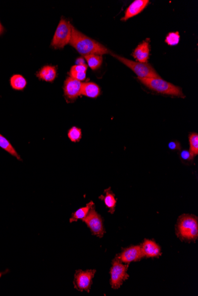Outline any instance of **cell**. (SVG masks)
<instances>
[{
  "instance_id": "obj_1",
  "label": "cell",
  "mask_w": 198,
  "mask_h": 296,
  "mask_svg": "<svg viewBox=\"0 0 198 296\" xmlns=\"http://www.w3.org/2000/svg\"><path fill=\"white\" fill-rule=\"evenodd\" d=\"M70 45L81 55L85 56L90 55H102L108 53L110 55L111 53V51L101 43L86 36L73 26Z\"/></svg>"
},
{
  "instance_id": "obj_22",
  "label": "cell",
  "mask_w": 198,
  "mask_h": 296,
  "mask_svg": "<svg viewBox=\"0 0 198 296\" xmlns=\"http://www.w3.org/2000/svg\"><path fill=\"white\" fill-rule=\"evenodd\" d=\"M189 142L190 146L189 151L195 156H196L198 154V134L197 133L193 132L189 135Z\"/></svg>"
},
{
  "instance_id": "obj_25",
  "label": "cell",
  "mask_w": 198,
  "mask_h": 296,
  "mask_svg": "<svg viewBox=\"0 0 198 296\" xmlns=\"http://www.w3.org/2000/svg\"><path fill=\"white\" fill-rule=\"evenodd\" d=\"M180 158L183 162L191 163L193 161L195 156L189 150H183L180 153Z\"/></svg>"
},
{
  "instance_id": "obj_7",
  "label": "cell",
  "mask_w": 198,
  "mask_h": 296,
  "mask_svg": "<svg viewBox=\"0 0 198 296\" xmlns=\"http://www.w3.org/2000/svg\"><path fill=\"white\" fill-rule=\"evenodd\" d=\"M90 230L92 235L102 238L106 232L103 219L101 216L95 210V205L91 208L90 212L85 219L83 220Z\"/></svg>"
},
{
  "instance_id": "obj_15",
  "label": "cell",
  "mask_w": 198,
  "mask_h": 296,
  "mask_svg": "<svg viewBox=\"0 0 198 296\" xmlns=\"http://www.w3.org/2000/svg\"><path fill=\"white\" fill-rule=\"evenodd\" d=\"M105 195H101L99 199L104 201L106 206L108 209V213L113 214L115 211L116 199L115 195L113 194L110 187L105 190Z\"/></svg>"
},
{
  "instance_id": "obj_8",
  "label": "cell",
  "mask_w": 198,
  "mask_h": 296,
  "mask_svg": "<svg viewBox=\"0 0 198 296\" xmlns=\"http://www.w3.org/2000/svg\"><path fill=\"white\" fill-rule=\"evenodd\" d=\"M96 273V270H95L76 271L73 282L75 289L79 292H90L93 282L92 280Z\"/></svg>"
},
{
  "instance_id": "obj_10",
  "label": "cell",
  "mask_w": 198,
  "mask_h": 296,
  "mask_svg": "<svg viewBox=\"0 0 198 296\" xmlns=\"http://www.w3.org/2000/svg\"><path fill=\"white\" fill-rule=\"evenodd\" d=\"M83 83L74 78L69 77L64 82V91L65 97L70 101L75 100L81 95Z\"/></svg>"
},
{
  "instance_id": "obj_13",
  "label": "cell",
  "mask_w": 198,
  "mask_h": 296,
  "mask_svg": "<svg viewBox=\"0 0 198 296\" xmlns=\"http://www.w3.org/2000/svg\"><path fill=\"white\" fill-rule=\"evenodd\" d=\"M150 55V48L147 41L143 42L135 49L132 56L138 62L146 63Z\"/></svg>"
},
{
  "instance_id": "obj_14",
  "label": "cell",
  "mask_w": 198,
  "mask_h": 296,
  "mask_svg": "<svg viewBox=\"0 0 198 296\" xmlns=\"http://www.w3.org/2000/svg\"><path fill=\"white\" fill-rule=\"evenodd\" d=\"M36 76L40 80L45 81L46 82H52L56 77V67L50 65L43 66L37 73Z\"/></svg>"
},
{
  "instance_id": "obj_27",
  "label": "cell",
  "mask_w": 198,
  "mask_h": 296,
  "mask_svg": "<svg viewBox=\"0 0 198 296\" xmlns=\"http://www.w3.org/2000/svg\"><path fill=\"white\" fill-rule=\"evenodd\" d=\"M76 65H86L85 59H84L83 58H78L77 59V61H76Z\"/></svg>"
},
{
  "instance_id": "obj_4",
  "label": "cell",
  "mask_w": 198,
  "mask_h": 296,
  "mask_svg": "<svg viewBox=\"0 0 198 296\" xmlns=\"http://www.w3.org/2000/svg\"><path fill=\"white\" fill-rule=\"evenodd\" d=\"M110 55L115 57L116 59L119 60L122 63L131 69L139 78L161 77L153 66L148 63L132 61L112 52H111Z\"/></svg>"
},
{
  "instance_id": "obj_26",
  "label": "cell",
  "mask_w": 198,
  "mask_h": 296,
  "mask_svg": "<svg viewBox=\"0 0 198 296\" xmlns=\"http://www.w3.org/2000/svg\"><path fill=\"white\" fill-rule=\"evenodd\" d=\"M169 148L172 150H180L181 147L178 141H171L169 144Z\"/></svg>"
},
{
  "instance_id": "obj_9",
  "label": "cell",
  "mask_w": 198,
  "mask_h": 296,
  "mask_svg": "<svg viewBox=\"0 0 198 296\" xmlns=\"http://www.w3.org/2000/svg\"><path fill=\"white\" fill-rule=\"evenodd\" d=\"M115 258L124 264H129L132 262H139L144 257L141 246H133L123 249L120 254L116 255Z\"/></svg>"
},
{
  "instance_id": "obj_23",
  "label": "cell",
  "mask_w": 198,
  "mask_h": 296,
  "mask_svg": "<svg viewBox=\"0 0 198 296\" xmlns=\"http://www.w3.org/2000/svg\"><path fill=\"white\" fill-rule=\"evenodd\" d=\"M68 137L72 142H78L82 137L81 130L76 127H73L68 132Z\"/></svg>"
},
{
  "instance_id": "obj_19",
  "label": "cell",
  "mask_w": 198,
  "mask_h": 296,
  "mask_svg": "<svg viewBox=\"0 0 198 296\" xmlns=\"http://www.w3.org/2000/svg\"><path fill=\"white\" fill-rule=\"evenodd\" d=\"M10 85L13 89L22 91L27 85V81L22 75H14L10 78Z\"/></svg>"
},
{
  "instance_id": "obj_11",
  "label": "cell",
  "mask_w": 198,
  "mask_h": 296,
  "mask_svg": "<svg viewBox=\"0 0 198 296\" xmlns=\"http://www.w3.org/2000/svg\"><path fill=\"white\" fill-rule=\"evenodd\" d=\"M140 246L144 257L159 258L162 255L161 247L153 240L145 239Z\"/></svg>"
},
{
  "instance_id": "obj_17",
  "label": "cell",
  "mask_w": 198,
  "mask_h": 296,
  "mask_svg": "<svg viewBox=\"0 0 198 296\" xmlns=\"http://www.w3.org/2000/svg\"><path fill=\"white\" fill-rule=\"evenodd\" d=\"M87 69H88V65H75L72 66L70 70V77L80 81L85 80Z\"/></svg>"
},
{
  "instance_id": "obj_24",
  "label": "cell",
  "mask_w": 198,
  "mask_h": 296,
  "mask_svg": "<svg viewBox=\"0 0 198 296\" xmlns=\"http://www.w3.org/2000/svg\"><path fill=\"white\" fill-rule=\"evenodd\" d=\"M180 35L178 32L170 33L165 38V42L170 46L178 45L180 42Z\"/></svg>"
},
{
  "instance_id": "obj_28",
  "label": "cell",
  "mask_w": 198,
  "mask_h": 296,
  "mask_svg": "<svg viewBox=\"0 0 198 296\" xmlns=\"http://www.w3.org/2000/svg\"><path fill=\"white\" fill-rule=\"evenodd\" d=\"M3 32H4L3 27H2L1 23H0V34H2V33Z\"/></svg>"
},
{
  "instance_id": "obj_20",
  "label": "cell",
  "mask_w": 198,
  "mask_h": 296,
  "mask_svg": "<svg viewBox=\"0 0 198 296\" xmlns=\"http://www.w3.org/2000/svg\"><path fill=\"white\" fill-rule=\"evenodd\" d=\"M0 148L4 149V150L7 151L11 155L15 157L18 160H21L20 156L18 155V152L13 148L12 144L4 136H2L1 134H0Z\"/></svg>"
},
{
  "instance_id": "obj_18",
  "label": "cell",
  "mask_w": 198,
  "mask_h": 296,
  "mask_svg": "<svg viewBox=\"0 0 198 296\" xmlns=\"http://www.w3.org/2000/svg\"><path fill=\"white\" fill-rule=\"evenodd\" d=\"M95 205L93 201H91L90 202L88 203L85 207L81 208L79 210L75 211L74 213L72 214V218L70 219V223H72L73 222L77 221L78 220H83L86 218L88 215L89 212H90L91 208Z\"/></svg>"
},
{
  "instance_id": "obj_16",
  "label": "cell",
  "mask_w": 198,
  "mask_h": 296,
  "mask_svg": "<svg viewBox=\"0 0 198 296\" xmlns=\"http://www.w3.org/2000/svg\"><path fill=\"white\" fill-rule=\"evenodd\" d=\"M100 94V87L94 82L83 83L81 95L91 99H96Z\"/></svg>"
},
{
  "instance_id": "obj_6",
  "label": "cell",
  "mask_w": 198,
  "mask_h": 296,
  "mask_svg": "<svg viewBox=\"0 0 198 296\" xmlns=\"http://www.w3.org/2000/svg\"><path fill=\"white\" fill-rule=\"evenodd\" d=\"M72 27L69 21L61 18L54 34L51 46L55 49H62L71 40Z\"/></svg>"
},
{
  "instance_id": "obj_2",
  "label": "cell",
  "mask_w": 198,
  "mask_h": 296,
  "mask_svg": "<svg viewBox=\"0 0 198 296\" xmlns=\"http://www.w3.org/2000/svg\"><path fill=\"white\" fill-rule=\"evenodd\" d=\"M176 235L186 243H195L198 238V219L194 214H183L179 217L175 227Z\"/></svg>"
},
{
  "instance_id": "obj_12",
  "label": "cell",
  "mask_w": 198,
  "mask_h": 296,
  "mask_svg": "<svg viewBox=\"0 0 198 296\" xmlns=\"http://www.w3.org/2000/svg\"><path fill=\"white\" fill-rule=\"evenodd\" d=\"M149 3L148 0H135L127 8L125 16L122 20L126 21L130 18L140 14Z\"/></svg>"
},
{
  "instance_id": "obj_21",
  "label": "cell",
  "mask_w": 198,
  "mask_h": 296,
  "mask_svg": "<svg viewBox=\"0 0 198 296\" xmlns=\"http://www.w3.org/2000/svg\"><path fill=\"white\" fill-rule=\"evenodd\" d=\"M85 58L88 62L89 66L92 70H96L101 66L103 62V58L101 55H90L85 56Z\"/></svg>"
},
{
  "instance_id": "obj_5",
  "label": "cell",
  "mask_w": 198,
  "mask_h": 296,
  "mask_svg": "<svg viewBox=\"0 0 198 296\" xmlns=\"http://www.w3.org/2000/svg\"><path fill=\"white\" fill-rule=\"evenodd\" d=\"M112 264L110 270V284L113 289L117 290L129 278L127 273L129 264L119 262L116 258L113 260Z\"/></svg>"
},
{
  "instance_id": "obj_3",
  "label": "cell",
  "mask_w": 198,
  "mask_h": 296,
  "mask_svg": "<svg viewBox=\"0 0 198 296\" xmlns=\"http://www.w3.org/2000/svg\"><path fill=\"white\" fill-rule=\"evenodd\" d=\"M138 79L144 85L147 87L152 91L158 92L160 94L168 95V96L184 97L182 90L180 87L167 82L161 77L144 79L138 78Z\"/></svg>"
}]
</instances>
